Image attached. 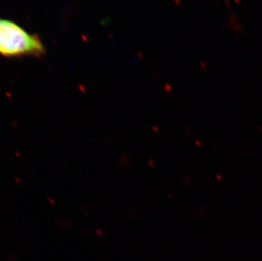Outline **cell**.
I'll return each mask as SVG.
<instances>
[{
  "instance_id": "1",
  "label": "cell",
  "mask_w": 262,
  "mask_h": 261,
  "mask_svg": "<svg viewBox=\"0 0 262 261\" xmlns=\"http://www.w3.org/2000/svg\"><path fill=\"white\" fill-rule=\"evenodd\" d=\"M46 54L45 42L18 23L0 17V57L5 59L40 58Z\"/></svg>"
}]
</instances>
